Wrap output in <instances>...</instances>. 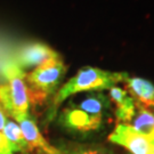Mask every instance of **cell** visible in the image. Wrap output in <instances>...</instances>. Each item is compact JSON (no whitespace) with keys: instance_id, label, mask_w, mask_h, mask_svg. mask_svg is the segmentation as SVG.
<instances>
[{"instance_id":"1","label":"cell","mask_w":154,"mask_h":154,"mask_svg":"<svg viewBox=\"0 0 154 154\" xmlns=\"http://www.w3.org/2000/svg\"><path fill=\"white\" fill-rule=\"evenodd\" d=\"M125 72H110L98 67H83L77 72L75 75L66 81L58 89L53 97L48 119L51 120L57 113L58 107L69 97L85 91H99L110 89L122 81Z\"/></svg>"},{"instance_id":"2","label":"cell","mask_w":154,"mask_h":154,"mask_svg":"<svg viewBox=\"0 0 154 154\" xmlns=\"http://www.w3.org/2000/svg\"><path fill=\"white\" fill-rule=\"evenodd\" d=\"M4 79L7 82L0 85V105L8 116L17 121L29 116L31 105L25 72L13 60L6 65Z\"/></svg>"},{"instance_id":"3","label":"cell","mask_w":154,"mask_h":154,"mask_svg":"<svg viewBox=\"0 0 154 154\" xmlns=\"http://www.w3.org/2000/svg\"><path fill=\"white\" fill-rule=\"evenodd\" d=\"M67 67L61 57L53 58L33 71L25 73V82L28 85L30 103L41 105L51 95H55L57 88L65 75Z\"/></svg>"},{"instance_id":"4","label":"cell","mask_w":154,"mask_h":154,"mask_svg":"<svg viewBox=\"0 0 154 154\" xmlns=\"http://www.w3.org/2000/svg\"><path fill=\"white\" fill-rule=\"evenodd\" d=\"M58 121L69 132L77 135H90L102 130L106 120L91 116L79 109L74 103H71L61 111Z\"/></svg>"},{"instance_id":"5","label":"cell","mask_w":154,"mask_h":154,"mask_svg":"<svg viewBox=\"0 0 154 154\" xmlns=\"http://www.w3.org/2000/svg\"><path fill=\"white\" fill-rule=\"evenodd\" d=\"M109 142L121 146L130 154H154V143L127 123H116L109 135Z\"/></svg>"},{"instance_id":"6","label":"cell","mask_w":154,"mask_h":154,"mask_svg":"<svg viewBox=\"0 0 154 154\" xmlns=\"http://www.w3.org/2000/svg\"><path fill=\"white\" fill-rule=\"evenodd\" d=\"M60 55L48 45L42 42H30L23 45L15 51L13 60L23 71L29 67H38L49 60L57 58Z\"/></svg>"},{"instance_id":"7","label":"cell","mask_w":154,"mask_h":154,"mask_svg":"<svg viewBox=\"0 0 154 154\" xmlns=\"http://www.w3.org/2000/svg\"><path fill=\"white\" fill-rule=\"evenodd\" d=\"M17 123L21 127L23 136L25 138V142L29 146L30 153L35 151L40 154H62V152L54 146L44 137V135L39 130L38 125L30 116H23L22 119L17 120Z\"/></svg>"},{"instance_id":"8","label":"cell","mask_w":154,"mask_h":154,"mask_svg":"<svg viewBox=\"0 0 154 154\" xmlns=\"http://www.w3.org/2000/svg\"><path fill=\"white\" fill-rule=\"evenodd\" d=\"M126 86L127 93L131 96L136 104L145 109H154V85L149 80L139 77H130L125 73L121 81Z\"/></svg>"},{"instance_id":"9","label":"cell","mask_w":154,"mask_h":154,"mask_svg":"<svg viewBox=\"0 0 154 154\" xmlns=\"http://www.w3.org/2000/svg\"><path fill=\"white\" fill-rule=\"evenodd\" d=\"M110 100L114 107V116L118 123H129L136 111V102L127 93L126 89L119 86L110 88Z\"/></svg>"},{"instance_id":"10","label":"cell","mask_w":154,"mask_h":154,"mask_svg":"<svg viewBox=\"0 0 154 154\" xmlns=\"http://www.w3.org/2000/svg\"><path fill=\"white\" fill-rule=\"evenodd\" d=\"M74 104L85 112L104 120H107L109 112L112 107V103L109 96L99 91H91L90 94L86 95L80 102Z\"/></svg>"},{"instance_id":"11","label":"cell","mask_w":154,"mask_h":154,"mask_svg":"<svg viewBox=\"0 0 154 154\" xmlns=\"http://www.w3.org/2000/svg\"><path fill=\"white\" fill-rule=\"evenodd\" d=\"M2 135L5 136L7 143L11 147L13 153H21V154H30L29 146L25 138L23 136V132L21 130V127L15 120L11 119L8 116L6 121L5 128L2 130Z\"/></svg>"},{"instance_id":"12","label":"cell","mask_w":154,"mask_h":154,"mask_svg":"<svg viewBox=\"0 0 154 154\" xmlns=\"http://www.w3.org/2000/svg\"><path fill=\"white\" fill-rule=\"evenodd\" d=\"M57 149L62 154H116L104 145L95 143H74L64 142Z\"/></svg>"},{"instance_id":"13","label":"cell","mask_w":154,"mask_h":154,"mask_svg":"<svg viewBox=\"0 0 154 154\" xmlns=\"http://www.w3.org/2000/svg\"><path fill=\"white\" fill-rule=\"evenodd\" d=\"M128 125L138 132L149 137L154 130V113L149 109L136 104L135 114Z\"/></svg>"},{"instance_id":"14","label":"cell","mask_w":154,"mask_h":154,"mask_svg":"<svg viewBox=\"0 0 154 154\" xmlns=\"http://www.w3.org/2000/svg\"><path fill=\"white\" fill-rule=\"evenodd\" d=\"M0 154H13L2 132H0Z\"/></svg>"},{"instance_id":"15","label":"cell","mask_w":154,"mask_h":154,"mask_svg":"<svg viewBox=\"0 0 154 154\" xmlns=\"http://www.w3.org/2000/svg\"><path fill=\"white\" fill-rule=\"evenodd\" d=\"M11 61H13V57H2V54L0 53V79H4V70H5L6 65Z\"/></svg>"},{"instance_id":"16","label":"cell","mask_w":154,"mask_h":154,"mask_svg":"<svg viewBox=\"0 0 154 154\" xmlns=\"http://www.w3.org/2000/svg\"><path fill=\"white\" fill-rule=\"evenodd\" d=\"M8 116H9L6 113V111L4 110V107L0 105V132H2V130H4L5 125H6V121H7Z\"/></svg>"},{"instance_id":"17","label":"cell","mask_w":154,"mask_h":154,"mask_svg":"<svg viewBox=\"0 0 154 154\" xmlns=\"http://www.w3.org/2000/svg\"><path fill=\"white\" fill-rule=\"evenodd\" d=\"M149 139H151V140H152V142H153L154 143V130H153V132H152V134H151V135H149Z\"/></svg>"}]
</instances>
